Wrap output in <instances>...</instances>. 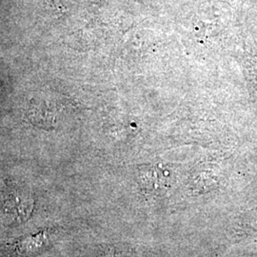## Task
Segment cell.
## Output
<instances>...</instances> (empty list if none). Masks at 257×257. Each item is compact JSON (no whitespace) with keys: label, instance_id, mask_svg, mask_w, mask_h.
Returning <instances> with one entry per match:
<instances>
[{"label":"cell","instance_id":"cell-1","mask_svg":"<svg viewBox=\"0 0 257 257\" xmlns=\"http://www.w3.org/2000/svg\"><path fill=\"white\" fill-rule=\"evenodd\" d=\"M26 189L20 187L8 188L5 194V210L16 218L27 217L32 211V198Z\"/></svg>","mask_w":257,"mask_h":257}]
</instances>
